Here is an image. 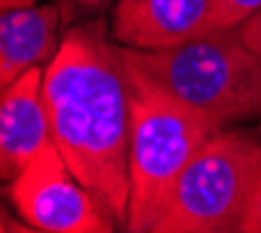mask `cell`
<instances>
[{
    "label": "cell",
    "mask_w": 261,
    "mask_h": 233,
    "mask_svg": "<svg viewBox=\"0 0 261 233\" xmlns=\"http://www.w3.org/2000/svg\"><path fill=\"white\" fill-rule=\"evenodd\" d=\"M108 3L110 0H59V7L65 21H70L75 16H84V14H91V12L103 10Z\"/></svg>",
    "instance_id": "cell-12"
},
{
    "label": "cell",
    "mask_w": 261,
    "mask_h": 233,
    "mask_svg": "<svg viewBox=\"0 0 261 233\" xmlns=\"http://www.w3.org/2000/svg\"><path fill=\"white\" fill-rule=\"evenodd\" d=\"M12 201L35 231H117L103 205L72 177L54 142L44 147L19 177L12 179Z\"/></svg>",
    "instance_id": "cell-5"
},
{
    "label": "cell",
    "mask_w": 261,
    "mask_h": 233,
    "mask_svg": "<svg viewBox=\"0 0 261 233\" xmlns=\"http://www.w3.org/2000/svg\"><path fill=\"white\" fill-rule=\"evenodd\" d=\"M28 5H35V0H0V10H5V7H28Z\"/></svg>",
    "instance_id": "cell-13"
},
{
    "label": "cell",
    "mask_w": 261,
    "mask_h": 233,
    "mask_svg": "<svg viewBox=\"0 0 261 233\" xmlns=\"http://www.w3.org/2000/svg\"><path fill=\"white\" fill-rule=\"evenodd\" d=\"M259 133H261V121H259Z\"/></svg>",
    "instance_id": "cell-15"
},
{
    "label": "cell",
    "mask_w": 261,
    "mask_h": 233,
    "mask_svg": "<svg viewBox=\"0 0 261 233\" xmlns=\"http://www.w3.org/2000/svg\"><path fill=\"white\" fill-rule=\"evenodd\" d=\"M261 7V0H212L205 33L233 31Z\"/></svg>",
    "instance_id": "cell-9"
},
{
    "label": "cell",
    "mask_w": 261,
    "mask_h": 233,
    "mask_svg": "<svg viewBox=\"0 0 261 233\" xmlns=\"http://www.w3.org/2000/svg\"><path fill=\"white\" fill-rule=\"evenodd\" d=\"M103 16L68 28L42 77L49 136L117 228L128 224L130 105L121 44Z\"/></svg>",
    "instance_id": "cell-1"
},
{
    "label": "cell",
    "mask_w": 261,
    "mask_h": 233,
    "mask_svg": "<svg viewBox=\"0 0 261 233\" xmlns=\"http://www.w3.org/2000/svg\"><path fill=\"white\" fill-rule=\"evenodd\" d=\"M124 49L133 65L222 128L261 121V56L233 31L203 33L159 51Z\"/></svg>",
    "instance_id": "cell-3"
},
{
    "label": "cell",
    "mask_w": 261,
    "mask_h": 233,
    "mask_svg": "<svg viewBox=\"0 0 261 233\" xmlns=\"http://www.w3.org/2000/svg\"><path fill=\"white\" fill-rule=\"evenodd\" d=\"M238 231L240 233H261V168L254 179V187H252L250 201H247V208H245V215H243V222H240Z\"/></svg>",
    "instance_id": "cell-10"
},
{
    "label": "cell",
    "mask_w": 261,
    "mask_h": 233,
    "mask_svg": "<svg viewBox=\"0 0 261 233\" xmlns=\"http://www.w3.org/2000/svg\"><path fill=\"white\" fill-rule=\"evenodd\" d=\"M42 77L44 72L35 65L0 89V182L16 179L44 147L51 145Z\"/></svg>",
    "instance_id": "cell-7"
},
{
    "label": "cell",
    "mask_w": 261,
    "mask_h": 233,
    "mask_svg": "<svg viewBox=\"0 0 261 233\" xmlns=\"http://www.w3.org/2000/svg\"><path fill=\"white\" fill-rule=\"evenodd\" d=\"M124 61L130 105L126 231L152 233L187 163L224 128L177 100L126 56Z\"/></svg>",
    "instance_id": "cell-2"
},
{
    "label": "cell",
    "mask_w": 261,
    "mask_h": 233,
    "mask_svg": "<svg viewBox=\"0 0 261 233\" xmlns=\"http://www.w3.org/2000/svg\"><path fill=\"white\" fill-rule=\"evenodd\" d=\"M61 7L51 3L0 10V89L54 59L61 47Z\"/></svg>",
    "instance_id": "cell-8"
},
{
    "label": "cell",
    "mask_w": 261,
    "mask_h": 233,
    "mask_svg": "<svg viewBox=\"0 0 261 233\" xmlns=\"http://www.w3.org/2000/svg\"><path fill=\"white\" fill-rule=\"evenodd\" d=\"M210 7L212 0H117L110 28L121 47L159 51L203 35Z\"/></svg>",
    "instance_id": "cell-6"
},
{
    "label": "cell",
    "mask_w": 261,
    "mask_h": 233,
    "mask_svg": "<svg viewBox=\"0 0 261 233\" xmlns=\"http://www.w3.org/2000/svg\"><path fill=\"white\" fill-rule=\"evenodd\" d=\"M233 33L238 35V40L245 44V47L252 49L254 54L261 56V7L250 16V19H245L238 28H233Z\"/></svg>",
    "instance_id": "cell-11"
},
{
    "label": "cell",
    "mask_w": 261,
    "mask_h": 233,
    "mask_svg": "<svg viewBox=\"0 0 261 233\" xmlns=\"http://www.w3.org/2000/svg\"><path fill=\"white\" fill-rule=\"evenodd\" d=\"M5 231H31V228H23L21 224H12L5 217H0V233H5Z\"/></svg>",
    "instance_id": "cell-14"
},
{
    "label": "cell",
    "mask_w": 261,
    "mask_h": 233,
    "mask_svg": "<svg viewBox=\"0 0 261 233\" xmlns=\"http://www.w3.org/2000/svg\"><path fill=\"white\" fill-rule=\"evenodd\" d=\"M261 168V140L224 128L194 154L152 233L238 231Z\"/></svg>",
    "instance_id": "cell-4"
}]
</instances>
